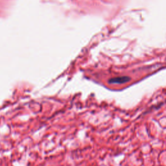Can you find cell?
Masks as SVG:
<instances>
[{"instance_id": "obj_1", "label": "cell", "mask_w": 166, "mask_h": 166, "mask_svg": "<svg viewBox=\"0 0 166 166\" xmlns=\"http://www.w3.org/2000/svg\"><path fill=\"white\" fill-rule=\"evenodd\" d=\"M131 78L129 77H119L110 79L109 80V82L110 84H124V83L128 82L130 81Z\"/></svg>"}]
</instances>
